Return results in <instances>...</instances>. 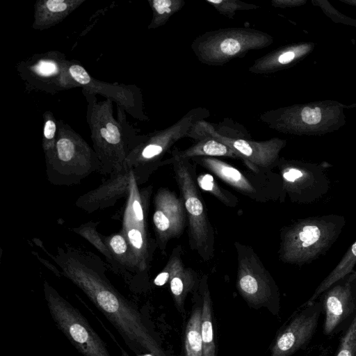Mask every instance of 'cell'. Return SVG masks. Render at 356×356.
Instances as JSON below:
<instances>
[{
    "mask_svg": "<svg viewBox=\"0 0 356 356\" xmlns=\"http://www.w3.org/2000/svg\"><path fill=\"white\" fill-rule=\"evenodd\" d=\"M61 275L79 287L113 325L127 343L165 356L145 325L140 314L111 284L107 265L86 249L64 243L50 255Z\"/></svg>",
    "mask_w": 356,
    "mask_h": 356,
    "instance_id": "1",
    "label": "cell"
},
{
    "mask_svg": "<svg viewBox=\"0 0 356 356\" xmlns=\"http://www.w3.org/2000/svg\"><path fill=\"white\" fill-rule=\"evenodd\" d=\"M83 91L88 106L86 120L93 149L100 161L102 175H111L125 168L130 152L146 138L138 136L127 123L124 110L118 106V120L113 116V101L97 102L96 95Z\"/></svg>",
    "mask_w": 356,
    "mask_h": 356,
    "instance_id": "2",
    "label": "cell"
},
{
    "mask_svg": "<svg viewBox=\"0 0 356 356\" xmlns=\"http://www.w3.org/2000/svg\"><path fill=\"white\" fill-rule=\"evenodd\" d=\"M346 225L343 216L327 214L298 219L280 232L279 259L303 266L325 254Z\"/></svg>",
    "mask_w": 356,
    "mask_h": 356,
    "instance_id": "3",
    "label": "cell"
},
{
    "mask_svg": "<svg viewBox=\"0 0 356 356\" xmlns=\"http://www.w3.org/2000/svg\"><path fill=\"white\" fill-rule=\"evenodd\" d=\"M54 151L47 161L48 181L56 186L79 184L92 172H99L100 161L93 148L64 121L57 120Z\"/></svg>",
    "mask_w": 356,
    "mask_h": 356,
    "instance_id": "4",
    "label": "cell"
},
{
    "mask_svg": "<svg viewBox=\"0 0 356 356\" xmlns=\"http://www.w3.org/2000/svg\"><path fill=\"white\" fill-rule=\"evenodd\" d=\"M172 164L176 182L184 201L188 225L191 249L204 261L211 260L215 252V234L204 200L195 181L196 165L189 159L175 156L164 165Z\"/></svg>",
    "mask_w": 356,
    "mask_h": 356,
    "instance_id": "5",
    "label": "cell"
},
{
    "mask_svg": "<svg viewBox=\"0 0 356 356\" xmlns=\"http://www.w3.org/2000/svg\"><path fill=\"white\" fill-rule=\"evenodd\" d=\"M209 116L207 109L194 108L171 126L147 135L129 154L125 168L132 170L140 185L145 184L154 171L164 165V156L171 147L178 140L186 137L197 121L205 120Z\"/></svg>",
    "mask_w": 356,
    "mask_h": 356,
    "instance_id": "6",
    "label": "cell"
},
{
    "mask_svg": "<svg viewBox=\"0 0 356 356\" xmlns=\"http://www.w3.org/2000/svg\"><path fill=\"white\" fill-rule=\"evenodd\" d=\"M272 42L270 35L257 29L225 28L199 35L191 43V49L200 63L221 66L250 51L266 48Z\"/></svg>",
    "mask_w": 356,
    "mask_h": 356,
    "instance_id": "7",
    "label": "cell"
},
{
    "mask_svg": "<svg viewBox=\"0 0 356 356\" xmlns=\"http://www.w3.org/2000/svg\"><path fill=\"white\" fill-rule=\"evenodd\" d=\"M134 176L122 214V231L127 241L131 257L139 275H146L156 248V240L151 238L146 214L152 186L140 189Z\"/></svg>",
    "mask_w": 356,
    "mask_h": 356,
    "instance_id": "8",
    "label": "cell"
},
{
    "mask_svg": "<svg viewBox=\"0 0 356 356\" xmlns=\"http://www.w3.org/2000/svg\"><path fill=\"white\" fill-rule=\"evenodd\" d=\"M190 160L255 202H283L286 197L281 176L273 170L245 172L216 157L197 156Z\"/></svg>",
    "mask_w": 356,
    "mask_h": 356,
    "instance_id": "9",
    "label": "cell"
},
{
    "mask_svg": "<svg viewBox=\"0 0 356 356\" xmlns=\"http://www.w3.org/2000/svg\"><path fill=\"white\" fill-rule=\"evenodd\" d=\"M44 293L58 327L83 356H111L105 343L85 318L47 281Z\"/></svg>",
    "mask_w": 356,
    "mask_h": 356,
    "instance_id": "10",
    "label": "cell"
},
{
    "mask_svg": "<svg viewBox=\"0 0 356 356\" xmlns=\"http://www.w3.org/2000/svg\"><path fill=\"white\" fill-rule=\"evenodd\" d=\"M210 136L225 144L238 154L241 161L249 170L254 172L273 170L277 167L279 154L284 141L271 138L254 141L242 137H229L217 131L213 124L205 120L197 121L186 137L197 140L203 136Z\"/></svg>",
    "mask_w": 356,
    "mask_h": 356,
    "instance_id": "11",
    "label": "cell"
},
{
    "mask_svg": "<svg viewBox=\"0 0 356 356\" xmlns=\"http://www.w3.org/2000/svg\"><path fill=\"white\" fill-rule=\"evenodd\" d=\"M70 60L58 51L33 55L22 61L17 70L30 88L54 94L77 86L69 72Z\"/></svg>",
    "mask_w": 356,
    "mask_h": 356,
    "instance_id": "12",
    "label": "cell"
},
{
    "mask_svg": "<svg viewBox=\"0 0 356 356\" xmlns=\"http://www.w3.org/2000/svg\"><path fill=\"white\" fill-rule=\"evenodd\" d=\"M277 168L284 194L292 202L311 204L328 192V176L319 166L280 159Z\"/></svg>",
    "mask_w": 356,
    "mask_h": 356,
    "instance_id": "13",
    "label": "cell"
},
{
    "mask_svg": "<svg viewBox=\"0 0 356 356\" xmlns=\"http://www.w3.org/2000/svg\"><path fill=\"white\" fill-rule=\"evenodd\" d=\"M237 257L236 286L242 297L254 305L268 302L275 283L260 258L250 245L234 243Z\"/></svg>",
    "mask_w": 356,
    "mask_h": 356,
    "instance_id": "14",
    "label": "cell"
},
{
    "mask_svg": "<svg viewBox=\"0 0 356 356\" xmlns=\"http://www.w3.org/2000/svg\"><path fill=\"white\" fill-rule=\"evenodd\" d=\"M69 72L83 91L92 94L99 93L117 103L132 117L140 120H147L148 118L143 113V98L140 90L134 85L108 83L99 81L92 77L86 70L79 63L70 60Z\"/></svg>",
    "mask_w": 356,
    "mask_h": 356,
    "instance_id": "15",
    "label": "cell"
},
{
    "mask_svg": "<svg viewBox=\"0 0 356 356\" xmlns=\"http://www.w3.org/2000/svg\"><path fill=\"white\" fill-rule=\"evenodd\" d=\"M152 222L157 247L164 252L168 243L181 235L187 216L181 197L168 188H160L154 199Z\"/></svg>",
    "mask_w": 356,
    "mask_h": 356,
    "instance_id": "16",
    "label": "cell"
},
{
    "mask_svg": "<svg viewBox=\"0 0 356 356\" xmlns=\"http://www.w3.org/2000/svg\"><path fill=\"white\" fill-rule=\"evenodd\" d=\"M305 309L297 314L277 337L270 356H291L305 347L314 335L321 314L322 302L303 305Z\"/></svg>",
    "mask_w": 356,
    "mask_h": 356,
    "instance_id": "17",
    "label": "cell"
},
{
    "mask_svg": "<svg viewBox=\"0 0 356 356\" xmlns=\"http://www.w3.org/2000/svg\"><path fill=\"white\" fill-rule=\"evenodd\" d=\"M355 279L356 275L352 273L322 294V305L325 312L323 332L325 335L333 334L355 314L356 305L352 284Z\"/></svg>",
    "mask_w": 356,
    "mask_h": 356,
    "instance_id": "18",
    "label": "cell"
},
{
    "mask_svg": "<svg viewBox=\"0 0 356 356\" xmlns=\"http://www.w3.org/2000/svg\"><path fill=\"white\" fill-rule=\"evenodd\" d=\"M134 176L132 170L127 168L110 175L109 179L99 186L81 195L76 206L88 213L113 206L120 198L127 197Z\"/></svg>",
    "mask_w": 356,
    "mask_h": 356,
    "instance_id": "19",
    "label": "cell"
},
{
    "mask_svg": "<svg viewBox=\"0 0 356 356\" xmlns=\"http://www.w3.org/2000/svg\"><path fill=\"white\" fill-rule=\"evenodd\" d=\"M85 0H38L34 5L32 27L44 30L61 22Z\"/></svg>",
    "mask_w": 356,
    "mask_h": 356,
    "instance_id": "20",
    "label": "cell"
},
{
    "mask_svg": "<svg viewBox=\"0 0 356 356\" xmlns=\"http://www.w3.org/2000/svg\"><path fill=\"white\" fill-rule=\"evenodd\" d=\"M113 258L111 269L125 277L138 276L136 264L131 257L129 247L122 229L110 236H102Z\"/></svg>",
    "mask_w": 356,
    "mask_h": 356,
    "instance_id": "21",
    "label": "cell"
},
{
    "mask_svg": "<svg viewBox=\"0 0 356 356\" xmlns=\"http://www.w3.org/2000/svg\"><path fill=\"white\" fill-rule=\"evenodd\" d=\"M171 156L189 160L197 156H223L241 160L238 154L229 147L207 136L201 137L195 144L184 150L174 149L171 152Z\"/></svg>",
    "mask_w": 356,
    "mask_h": 356,
    "instance_id": "22",
    "label": "cell"
},
{
    "mask_svg": "<svg viewBox=\"0 0 356 356\" xmlns=\"http://www.w3.org/2000/svg\"><path fill=\"white\" fill-rule=\"evenodd\" d=\"M356 264V241L346 252L340 261L316 287L304 305H312L317 299L341 279L352 273Z\"/></svg>",
    "mask_w": 356,
    "mask_h": 356,
    "instance_id": "23",
    "label": "cell"
},
{
    "mask_svg": "<svg viewBox=\"0 0 356 356\" xmlns=\"http://www.w3.org/2000/svg\"><path fill=\"white\" fill-rule=\"evenodd\" d=\"M203 284V296L202 307V338L203 344V356H216L215 343L212 324L211 300L207 285V276L202 277Z\"/></svg>",
    "mask_w": 356,
    "mask_h": 356,
    "instance_id": "24",
    "label": "cell"
},
{
    "mask_svg": "<svg viewBox=\"0 0 356 356\" xmlns=\"http://www.w3.org/2000/svg\"><path fill=\"white\" fill-rule=\"evenodd\" d=\"M197 282V275L191 268L181 266L170 278V289L176 306L182 309L188 293L192 291Z\"/></svg>",
    "mask_w": 356,
    "mask_h": 356,
    "instance_id": "25",
    "label": "cell"
},
{
    "mask_svg": "<svg viewBox=\"0 0 356 356\" xmlns=\"http://www.w3.org/2000/svg\"><path fill=\"white\" fill-rule=\"evenodd\" d=\"M202 320V309L197 307L191 314L186 327V356H203Z\"/></svg>",
    "mask_w": 356,
    "mask_h": 356,
    "instance_id": "26",
    "label": "cell"
},
{
    "mask_svg": "<svg viewBox=\"0 0 356 356\" xmlns=\"http://www.w3.org/2000/svg\"><path fill=\"white\" fill-rule=\"evenodd\" d=\"M152 18L147 28L155 29L165 24L184 5L183 0H149Z\"/></svg>",
    "mask_w": 356,
    "mask_h": 356,
    "instance_id": "27",
    "label": "cell"
},
{
    "mask_svg": "<svg viewBox=\"0 0 356 356\" xmlns=\"http://www.w3.org/2000/svg\"><path fill=\"white\" fill-rule=\"evenodd\" d=\"M195 181L199 188L209 193L225 206L234 208L238 205L239 201L237 197L220 186L212 175L196 173Z\"/></svg>",
    "mask_w": 356,
    "mask_h": 356,
    "instance_id": "28",
    "label": "cell"
},
{
    "mask_svg": "<svg viewBox=\"0 0 356 356\" xmlns=\"http://www.w3.org/2000/svg\"><path fill=\"white\" fill-rule=\"evenodd\" d=\"M98 223V222L90 221L78 227L73 228L72 230L86 238L102 253L106 260L107 266L111 269L113 258L106 244L103 240L102 235L98 233L97 230Z\"/></svg>",
    "mask_w": 356,
    "mask_h": 356,
    "instance_id": "29",
    "label": "cell"
},
{
    "mask_svg": "<svg viewBox=\"0 0 356 356\" xmlns=\"http://www.w3.org/2000/svg\"><path fill=\"white\" fill-rule=\"evenodd\" d=\"M43 120L42 146L44 154V160L47 161L51 157L54 151L58 125L57 120L50 111H47L43 114Z\"/></svg>",
    "mask_w": 356,
    "mask_h": 356,
    "instance_id": "30",
    "label": "cell"
},
{
    "mask_svg": "<svg viewBox=\"0 0 356 356\" xmlns=\"http://www.w3.org/2000/svg\"><path fill=\"white\" fill-rule=\"evenodd\" d=\"M182 248L180 245L175 248L163 268L154 280V284L161 286L168 282L172 275L184 264L181 258Z\"/></svg>",
    "mask_w": 356,
    "mask_h": 356,
    "instance_id": "31",
    "label": "cell"
},
{
    "mask_svg": "<svg viewBox=\"0 0 356 356\" xmlns=\"http://www.w3.org/2000/svg\"><path fill=\"white\" fill-rule=\"evenodd\" d=\"M219 13L232 19L238 11L255 10L259 6L240 0H206Z\"/></svg>",
    "mask_w": 356,
    "mask_h": 356,
    "instance_id": "32",
    "label": "cell"
},
{
    "mask_svg": "<svg viewBox=\"0 0 356 356\" xmlns=\"http://www.w3.org/2000/svg\"><path fill=\"white\" fill-rule=\"evenodd\" d=\"M334 356H356V312L341 337Z\"/></svg>",
    "mask_w": 356,
    "mask_h": 356,
    "instance_id": "33",
    "label": "cell"
},
{
    "mask_svg": "<svg viewBox=\"0 0 356 356\" xmlns=\"http://www.w3.org/2000/svg\"><path fill=\"white\" fill-rule=\"evenodd\" d=\"M302 120L308 124H316L321 120V112L318 107L311 108L309 107H305L301 111Z\"/></svg>",
    "mask_w": 356,
    "mask_h": 356,
    "instance_id": "34",
    "label": "cell"
},
{
    "mask_svg": "<svg viewBox=\"0 0 356 356\" xmlns=\"http://www.w3.org/2000/svg\"><path fill=\"white\" fill-rule=\"evenodd\" d=\"M37 257H38V259L41 261V262H42L43 264H44L46 265V266L49 268L54 274H56L58 277H60V275H61V273H60V270H58L56 268H55L53 265H50L48 261H47L46 260L43 259L42 257H40L39 255H38L36 254V252H34Z\"/></svg>",
    "mask_w": 356,
    "mask_h": 356,
    "instance_id": "35",
    "label": "cell"
},
{
    "mask_svg": "<svg viewBox=\"0 0 356 356\" xmlns=\"http://www.w3.org/2000/svg\"><path fill=\"white\" fill-rule=\"evenodd\" d=\"M139 356H158L152 353H145L143 355H139Z\"/></svg>",
    "mask_w": 356,
    "mask_h": 356,
    "instance_id": "36",
    "label": "cell"
},
{
    "mask_svg": "<svg viewBox=\"0 0 356 356\" xmlns=\"http://www.w3.org/2000/svg\"><path fill=\"white\" fill-rule=\"evenodd\" d=\"M352 273H353L356 275V271L353 270Z\"/></svg>",
    "mask_w": 356,
    "mask_h": 356,
    "instance_id": "37",
    "label": "cell"
}]
</instances>
